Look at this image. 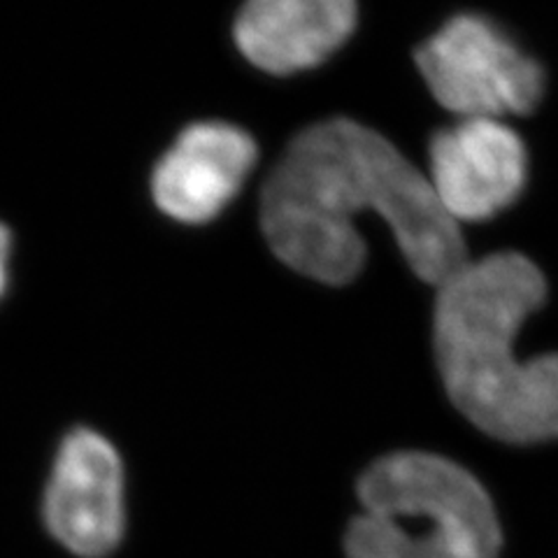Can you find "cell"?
<instances>
[{
  "label": "cell",
  "mask_w": 558,
  "mask_h": 558,
  "mask_svg": "<svg viewBox=\"0 0 558 558\" xmlns=\"http://www.w3.org/2000/svg\"><path fill=\"white\" fill-rule=\"evenodd\" d=\"M416 65L435 100L463 119L529 114L543 98V68L486 16H453L418 47Z\"/></svg>",
  "instance_id": "4"
},
{
  "label": "cell",
  "mask_w": 558,
  "mask_h": 558,
  "mask_svg": "<svg viewBox=\"0 0 558 558\" xmlns=\"http://www.w3.org/2000/svg\"><path fill=\"white\" fill-rule=\"evenodd\" d=\"M428 182L457 221L492 219L510 207L526 184V147L500 119H461L435 133Z\"/></svg>",
  "instance_id": "6"
},
{
  "label": "cell",
  "mask_w": 558,
  "mask_h": 558,
  "mask_svg": "<svg viewBox=\"0 0 558 558\" xmlns=\"http://www.w3.org/2000/svg\"><path fill=\"white\" fill-rule=\"evenodd\" d=\"M256 163V143L226 121H201L174 140L156 163L151 196L174 221L205 223L229 205Z\"/></svg>",
  "instance_id": "7"
},
{
  "label": "cell",
  "mask_w": 558,
  "mask_h": 558,
  "mask_svg": "<svg viewBox=\"0 0 558 558\" xmlns=\"http://www.w3.org/2000/svg\"><path fill=\"white\" fill-rule=\"evenodd\" d=\"M10 231L0 223V299L8 287V266H10Z\"/></svg>",
  "instance_id": "9"
},
{
  "label": "cell",
  "mask_w": 558,
  "mask_h": 558,
  "mask_svg": "<svg viewBox=\"0 0 558 558\" xmlns=\"http://www.w3.org/2000/svg\"><path fill=\"white\" fill-rule=\"evenodd\" d=\"M43 514L70 554L105 558L124 537V463L100 433L77 428L63 440L47 482Z\"/></svg>",
  "instance_id": "5"
},
{
  "label": "cell",
  "mask_w": 558,
  "mask_h": 558,
  "mask_svg": "<svg viewBox=\"0 0 558 558\" xmlns=\"http://www.w3.org/2000/svg\"><path fill=\"white\" fill-rule=\"evenodd\" d=\"M377 215L410 268L442 287L465 264V242L428 174L387 137L352 119L305 129L287 147L260 196V226L275 256L310 279L347 284L365 264L356 219Z\"/></svg>",
  "instance_id": "1"
},
{
  "label": "cell",
  "mask_w": 558,
  "mask_h": 558,
  "mask_svg": "<svg viewBox=\"0 0 558 558\" xmlns=\"http://www.w3.org/2000/svg\"><path fill=\"white\" fill-rule=\"evenodd\" d=\"M352 0H254L233 24L242 57L272 75L319 65L352 35Z\"/></svg>",
  "instance_id": "8"
},
{
  "label": "cell",
  "mask_w": 558,
  "mask_h": 558,
  "mask_svg": "<svg viewBox=\"0 0 558 558\" xmlns=\"http://www.w3.org/2000/svg\"><path fill=\"white\" fill-rule=\"evenodd\" d=\"M547 299L533 260L502 252L468 264L435 303V356L449 398L505 442L558 438V354L519 361L521 324Z\"/></svg>",
  "instance_id": "2"
},
{
  "label": "cell",
  "mask_w": 558,
  "mask_h": 558,
  "mask_svg": "<svg viewBox=\"0 0 558 558\" xmlns=\"http://www.w3.org/2000/svg\"><path fill=\"white\" fill-rule=\"evenodd\" d=\"M363 512L349 523L347 558H498L500 526L484 486L453 461L400 451L365 470Z\"/></svg>",
  "instance_id": "3"
}]
</instances>
